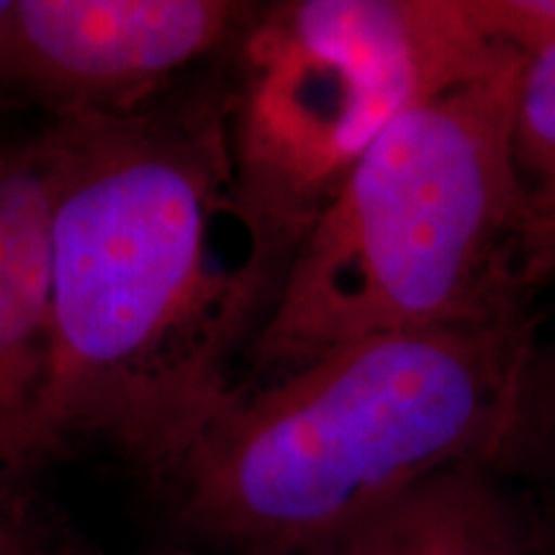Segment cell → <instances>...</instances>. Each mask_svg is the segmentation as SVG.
Masks as SVG:
<instances>
[{"mask_svg": "<svg viewBox=\"0 0 555 555\" xmlns=\"http://www.w3.org/2000/svg\"><path fill=\"white\" fill-rule=\"evenodd\" d=\"M50 129V360L29 470L95 437L159 478L240 391L234 365L270 311L217 247L237 219L227 73Z\"/></svg>", "mask_w": 555, "mask_h": 555, "instance_id": "6da1fadb", "label": "cell"}, {"mask_svg": "<svg viewBox=\"0 0 555 555\" xmlns=\"http://www.w3.org/2000/svg\"><path fill=\"white\" fill-rule=\"evenodd\" d=\"M538 337V317L522 309L365 337L240 386L157 478L172 517L206 545L275 555L448 468H499Z\"/></svg>", "mask_w": 555, "mask_h": 555, "instance_id": "7a4b0ae2", "label": "cell"}, {"mask_svg": "<svg viewBox=\"0 0 555 555\" xmlns=\"http://www.w3.org/2000/svg\"><path fill=\"white\" fill-rule=\"evenodd\" d=\"M525 54L416 103L347 172L298 245L242 363L255 386L365 337L532 307L512 119Z\"/></svg>", "mask_w": 555, "mask_h": 555, "instance_id": "3957f363", "label": "cell"}, {"mask_svg": "<svg viewBox=\"0 0 555 555\" xmlns=\"http://www.w3.org/2000/svg\"><path fill=\"white\" fill-rule=\"evenodd\" d=\"M509 52L483 31L476 0L255 9L227 52V142L249 270L270 304L317 217L388 124Z\"/></svg>", "mask_w": 555, "mask_h": 555, "instance_id": "277c9868", "label": "cell"}, {"mask_svg": "<svg viewBox=\"0 0 555 555\" xmlns=\"http://www.w3.org/2000/svg\"><path fill=\"white\" fill-rule=\"evenodd\" d=\"M255 9L232 0H16L5 82L54 119L137 108L224 57Z\"/></svg>", "mask_w": 555, "mask_h": 555, "instance_id": "5b68a950", "label": "cell"}, {"mask_svg": "<svg viewBox=\"0 0 555 555\" xmlns=\"http://www.w3.org/2000/svg\"><path fill=\"white\" fill-rule=\"evenodd\" d=\"M54 139L0 147V481L29 470V437L50 360Z\"/></svg>", "mask_w": 555, "mask_h": 555, "instance_id": "8992f818", "label": "cell"}, {"mask_svg": "<svg viewBox=\"0 0 555 555\" xmlns=\"http://www.w3.org/2000/svg\"><path fill=\"white\" fill-rule=\"evenodd\" d=\"M512 159L522 204V275L538 294L555 283V39L519 73Z\"/></svg>", "mask_w": 555, "mask_h": 555, "instance_id": "52a82bcc", "label": "cell"}, {"mask_svg": "<svg viewBox=\"0 0 555 555\" xmlns=\"http://www.w3.org/2000/svg\"><path fill=\"white\" fill-rule=\"evenodd\" d=\"M519 455H547L555 461V335L540 339L527 360L517 420L504 463Z\"/></svg>", "mask_w": 555, "mask_h": 555, "instance_id": "ba28073f", "label": "cell"}, {"mask_svg": "<svg viewBox=\"0 0 555 555\" xmlns=\"http://www.w3.org/2000/svg\"><path fill=\"white\" fill-rule=\"evenodd\" d=\"M275 555H391V543H388V532L378 506L371 515L345 525L343 530L332 532V535Z\"/></svg>", "mask_w": 555, "mask_h": 555, "instance_id": "9c48e42d", "label": "cell"}, {"mask_svg": "<svg viewBox=\"0 0 555 555\" xmlns=\"http://www.w3.org/2000/svg\"><path fill=\"white\" fill-rule=\"evenodd\" d=\"M34 538L16 509L0 502V555H41Z\"/></svg>", "mask_w": 555, "mask_h": 555, "instance_id": "30bf717a", "label": "cell"}, {"mask_svg": "<svg viewBox=\"0 0 555 555\" xmlns=\"http://www.w3.org/2000/svg\"><path fill=\"white\" fill-rule=\"evenodd\" d=\"M13 5H16V0H0V86L3 88H9V82H5V73H9Z\"/></svg>", "mask_w": 555, "mask_h": 555, "instance_id": "8fae6325", "label": "cell"}, {"mask_svg": "<svg viewBox=\"0 0 555 555\" xmlns=\"http://www.w3.org/2000/svg\"><path fill=\"white\" fill-rule=\"evenodd\" d=\"M41 555H50V553H41Z\"/></svg>", "mask_w": 555, "mask_h": 555, "instance_id": "7c38bea8", "label": "cell"}]
</instances>
